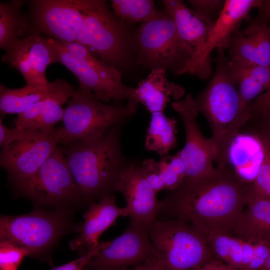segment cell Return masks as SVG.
<instances>
[{"mask_svg": "<svg viewBox=\"0 0 270 270\" xmlns=\"http://www.w3.org/2000/svg\"><path fill=\"white\" fill-rule=\"evenodd\" d=\"M252 183L240 180L226 166L204 177L185 178L159 200L157 216L190 224L206 238L232 234L249 198Z\"/></svg>", "mask_w": 270, "mask_h": 270, "instance_id": "6da1fadb", "label": "cell"}, {"mask_svg": "<svg viewBox=\"0 0 270 270\" xmlns=\"http://www.w3.org/2000/svg\"><path fill=\"white\" fill-rule=\"evenodd\" d=\"M126 122L116 124L97 138L62 146L83 201L92 204L114 191L120 173L130 162L120 145L122 130Z\"/></svg>", "mask_w": 270, "mask_h": 270, "instance_id": "7a4b0ae2", "label": "cell"}, {"mask_svg": "<svg viewBox=\"0 0 270 270\" xmlns=\"http://www.w3.org/2000/svg\"><path fill=\"white\" fill-rule=\"evenodd\" d=\"M216 50L214 74L195 100L199 112L205 116L211 128L210 138L216 150L215 162L222 166L230 142L246 122L248 108L242 101L230 68L229 58L224 49Z\"/></svg>", "mask_w": 270, "mask_h": 270, "instance_id": "3957f363", "label": "cell"}, {"mask_svg": "<svg viewBox=\"0 0 270 270\" xmlns=\"http://www.w3.org/2000/svg\"><path fill=\"white\" fill-rule=\"evenodd\" d=\"M84 20L76 42L121 74L135 65L138 28L119 18L104 0H82Z\"/></svg>", "mask_w": 270, "mask_h": 270, "instance_id": "277c9868", "label": "cell"}, {"mask_svg": "<svg viewBox=\"0 0 270 270\" xmlns=\"http://www.w3.org/2000/svg\"><path fill=\"white\" fill-rule=\"evenodd\" d=\"M46 38L56 52L57 63L64 66L78 80V90L92 93L98 100L107 104L136 100L134 88L122 82L118 69L97 58L80 44L61 43Z\"/></svg>", "mask_w": 270, "mask_h": 270, "instance_id": "5b68a950", "label": "cell"}, {"mask_svg": "<svg viewBox=\"0 0 270 270\" xmlns=\"http://www.w3.org/2000/svg\"><path fill=\"white\" fill-rule=\"evenodd\" d=\"M138 102L126 106L122 103H105L92 93L76 90L67 101L61 126L60 142L64 145L97 138L116 124L128 121L136 113Z\"/></svg>", "mask_w": 270, "mask_h": 270, "instance_id": "8992f818", "label": "cell"}, {"mask_svg": "<svg viewBox=\"0 0 270 270\" xmlns=\"http://www.w3.org/2000/svg\"><path fill=\"white\" fill-rule=\"evenodd\" d=\"M135 65L159 68L180 75L192 60V49L179 36L170 14L164 8L154 20L143 23L136 34Z\"/></svg>", "mask_w": 270, "mask_h": 270, "instance_id": "52a82bcc", "label": "cell"}, {"mask_svg": "<svg viewBox=\"0 0 270 270\" xmlns=\"http://www.w3.org/2000/svg\"><path fill=\"white\" fill-rule=\"evenodd\" d=\"M146 230L166 270H190L214 258L207 238L184 221L156 220Z\"/></svg>", "mask_w": 270, "mask_h": 270, "instance_id": "ba28073f", "label": "cell"}, {"mask_svg": "<svg viewBox=\"0 0 270 270\" xmlns=\"http://www.w3.org/2000/svg\"><path fill=\"white\" fill-rule=\"evenodd\" d=\"M61 126L44 132L14 127L0 146V164L18 189L36 174L60 142Z\"/></svg>", "mask_w": 270, "mask_h": 270, "instance_id": "9c48e42d", "label": "cell"}, {"mask_svg": "<svg viewBox=\"0 0 270 270\" xmlns=\"http://www.w3.org/2000/svg\"><path fill=\"white\" fill-rule=\"evenodd\" d=\"M66 224L65 212L37 209L20 216H1L0 239L27 249L30 256L42 254L58 240Z\"/></svg>", "mask_w": 270, "mask_h": 270, "instance_id": "30bf717a", "label": "cell"}, {"mask_svg": "<svg viewBox=\"0 0 270 270\" xmlns=\"http://www.w3.org/2000/svg\"><path fill=\"white\" fill-rule=\"evenodd\" d=\"M19 190L38 204L58 206L82 200L64 152L58 146Z\"/></svg>", "mask_w": 270, "mask_h": 270, "instance_id": "8fae6325", "label": "cell"}, {"mask_svg": "<svg viewBox=\"0 0 270 270\" xmlns=\"http://www.w3.org/2000/svg\"><path fill=\"white\" fill-rule=\"evenodd\" d=\"M102 242L86 267L92 270H123L158 256L146 228L131 220L119 236Z\"/></svg>", "mask_w": 270, "mask_h": 270, "instance_id": "7c38bea8", "label": "cell"}, {"mask_svg": "<svg viewBox=\"0 0 270 270\" xmlns=\"http://www.w3.org/2000/svg\"><path fill=\"white\" fill-rule=\"evenodd\" d=\"M30 26L61 43L75 42L84 20L82 0L26 1Z\"/></svg>", "mask_w": 270, "mask_h": 270, "instance_id": "4fadbf2b", "label": "cell"}, {"mask_svg": "<svg viewBox=\"0 0 270 270\" xmlns=\"http://www.w3.org/2000/svg\"><path fill=\"white\" fill-rule=\"evenodd\" d=\"M180 116L186 132V143L179 151L185 166L186 178H198L209 175L215 168L216 150L210 138H205L196 120L199 110L191 94L171 104Z\"/></svg>", "mask_w": 270, "mask_h": 270, "instance_id": "5bb4252c", "label": "cell"}, {"mask_svg": "<svg viewBox=\"0 0 270 270\" xmlns=\"http://www.w3.org/2000/svg\"><path fill=\"white\" fill-rule=\"evenodd\" d=\"M262 0H226L222 10L211 29L202 48L193 56L184 72L197 76L200 78H208L212 70L211 52L215 48H228L230 38L240 22L248 17L250 10L260 6Z\"/></svg>", "mask_w": 270, "mask_h": 270, "instance_id": "9a60e30c", "label": "cell"}, {"mask_svg": "<svg viewBox=\"0 0 270 270\" xmlns=\"http://www.w3.org/2000/svg\"><path fill=\"white\" fill-rule=\"evenodd\" d=\"M2 60L16 69L23 76L26 84L48 89L50 82L46 78L48 66L57 63L56 53L44 36L34 30L5 51Z\"/></svg>", "mask_w": 270, "mask_h": 270, "instance_id": "2e32d148", "label": "cell"}, {"mask_svg": "<svg viewBox=\"0 0 270 270\" xmlns=\"http://www.w3.org/2000/svg\"><path fill=\"white\" fill-rule=\"evenodd\" d=\"M114 190L122 192L130 220L147 228L156 220L159 200L140 168V164L130 161L120 173Z\"/></svg>", "mask_w": 270, "mask_h": 270, "instance_id": "e0dca14e", "label": "cell"}, {"mask_svg": "<svg viewBox=\"0 0 270 270\" xmlns=\"http://www.w3.org/2000/svg\"><path fill=\"white\" fill-rule=\"evenodd\" d=\"M56 80V86L48 97L18 114L14 120L15 127L48 132L54 130L56 124L62 120L64 108L62 106L76 90L66 80Z\"/></svg>", "mask_w": 270, "mask_h": 270, "instance_id": "ac0fdd59", "label": "cell"}, {"mask_svg": "<svg viewBox=\"0 0 270 270\" xmlns=\"http://www.w3.org/2000/svg\"><path fill=\"white\" fill-rule=\"evenodd\" d=\"M129 216L126 207H118L116 196L109 194L102 198L98 202L90 204L83 215L84 222L79 228L78 235L70 241L72 250L80 248L99 245V238L107 229L115 224L118 218Z\"/></svg>", "mask_w": 270, "mask_h": 270, "instance_id": "d6986e66", "label": "cell"}, {"mask_svg": "<svg viewBox=\"0 0 270 270\" xmlns=\"http://www.w3.org/2000/svg\"><path fill=\"white\" fill-rule=\"evenodd\" d=\"M228 48L230 60L270 68V24H250L244 31L238 28Z\"/></svg>", "mask_w": 270, "mask_h": 270, "instance_id": "ffe728a7", "label": "cell"}, {"mask_svg": "<svg viewBox=\"0 0 270 270\" xmlns=\"http://www.w3.org/2000/svg\"><path fill=\"white\" fill-rule=\"evenodd\" d=\"M266 154L264 142L248 133L238 132L228 148L224 165L242 180L252 183Z\"/></svg>", "mask_w": 270, "mask_h": 270, "instance_id": "44dd1931", "label": "cell"}, {"mask_svg": "<svg viewBox=\"0 0 270 270\" xmlns=\"http://www.w3.org/2000/svg\"><path fill=\"white\" fill-rule=\"evenodd\" d=\"M246 206L234 226L232 235L246 241L270 246V199L254 192L251 189Z\"/></svg>", "mask_w": 270, "mask_h": 270, "instance_id": "7402d4cb", "label": "cell"}, {"mask_svg": "<svg viewBox=\"0 0 270 270\" xmlns=\"http://www.w3.org/2000/svg\"><path fill=\"white\" fill-rule=\"evenodd\" d=\"M162 4L172 16L179 36L192 49L194 56L206 42L215 22L196 14L182 0H164Z\"/></svg>", "mask_w": 270, "mask_h": 270, "instance_id": "603a6c76", "label": "cell"}, {"mask_svg": "<svg viewBox=\"0 0 270 270\" xmlns=\"http://www.w3.org/2000/svg\"><path fill=\"white\" fill-rule=\"evenodd\" d=\"M166 70L156 68L134 88V97L151 114L164 112L171 98L178 100L184 94L182 86L170 82Z\"/></svg>", "mask_w": 270, "mask_h": 270, "instance_id": "cb8c5ba5", "label": "cell"}, {"mask_svg": "<svg viewBox=\"0 0 270 270\" xmlns=\"http://www.w3.org/2000/svg\"><path fill=\"white\" fill-rule=\"evenodd\" d=\"M230 68L242 101L248 108L251 102L270 87V68L229 60Z\"/></svg>", "mask_w": 270, "mask_h": 270, "instance_id": "d4e9b609", "label": "cell"}, {"mask_svg": "<svg viewBox=\"0 0 270 270\" xmlns=\"http://www.w3.org/2000/svg\"><path fill=\"white\" fill-rule=\"evenodd\" d=\"M26 1L12 0L0 2V46L5 51L34 29L28 14L22 12Z\"/></svg>", "mask_w": 270, "mask_h": 270, "instance_id": "484cf974", "label": "cell"}, {"mask_svg": "<svg viewBox=\"0 0 270 270\" xmlns=\"http://www.w3.org/2000/svg\"><path fill=\"white\" fill-rule=\"evenodd\" d=\"M56 86V80L51 82L48 89L26 84L20 88L12 89L0 86V112L2 116L17 114L27 110L36 103L48 97Z\"/></svg>", "mask_w": 270, "mask_h": 270, "instance_id": "4316f807", "label": "cell"}, {"mask_svg": "<svg viewBox=\"0 0 270 270\" xmlns=\"http://www.w3.org/2000/svg\"><path fill=\"white\" fill-rule=\"evenodd\" d=\"M176 133L174 118H168L162 112L152 113L146 130L145 148L156 152L161 158L164 156L176 146Z\"/></svg>", "mask_w": 270, "mask_h": 270, "instance_id": "83f0119b", "label": "cell"}, {"mask_svg": "<svg viewBox=\"0 0 270 270\" xmlns=\"http://www.w3.org/2000/svg\"><path fill=\"white\" fill-rule=\"evenodd\" d=\"M110 2L115 14L130 24L152 21L158 16L160 12L152 0H112Z\"/></svg>", "mask_w": 270, "mask_h": 270, "instance_id": "f1b7e54d", "label": "cell"}, {"mask_svg": "<svg viewBox=\"0 0 270 270\" xmlns=\"http://www.w3.org/2000/svg\"><path fill=\"white\" fill-rule=\"evenodd\" d=\"M214 254L235 270H242L244 260L242 240L232 234L216 233L207 238Z\"/></svg>", "mask_w": 270, "mask_h": 270, "instance_id": "f546056e", "label": "cell"}, {"mask_svg": "<svg viewBox=\"0 0 270 270\" xmlns=\"http://www.w3.org/2000/svg\"><path fill=\"white\" fill-rule=\"evenodd\" d=\"M240 132L270 142V98L260 96L248 108V116Z\"/></svg>", "mask_w": 270, "mask_h": 270, "instance_id": "4dcf8cb0", "label": "cell"}, {"mask_svg": "<svg viewBox=\"0 0 270 270\" xmlns=\"http://www.w3.org/2000/svg\"><path fill=\"white\" fill-rule=\"evenodd\" d=\"M164 167L165 190L170 191L180 186L186 178L185 166L179 152L172 156L162 157Z\"/></svg>", "mask_w": 270, "mask_h": 270, "instance_id": "1f68e13d", "label": "cell"}, {"mask_svg": "<svg viewBox=\"0 0 270 270\" xmlns=\"http://www.w3.org/2000/svg\"><path fill=\"white\" fill-rule=\"evenodd\" d=\"M28 256H30V252L26 248L9 241L0 240V270L17 269Z\"/></svg>", "mask_w": 270, "mask_h": 270, "instance_id": "d6a6232c", "label": "cell"}, {"mask_svg": "<svg viewBox=\"0 0 270 270\" xmlns=\"http://www.w3.org/2000/svg\"><path fill=\"white\" fill-rule=\"evenodd\" d=\"M140 170L144 177L157 194L165 190L164 167L162 162H156L151 158L144 160L140 164Z\"/></svg>", "mask_w": 270, "mask_h": 270, "instance_id": "836d02e7", "label": "cell"}, {"mask_svg": "<svg viewBox=\"0 0 270 270\" xmlns=\"http://www.w3.org/2000/svg\"><path fill=\"white\" fill-rule=\"evenodd\" d=\"M262 140L266 146L265 156L256 179L252 184V190L258 195L270 199V142Z\"/></svg>", "mask_w": 270, "mask_h": 270, "instance_id": "e575fe53", "label": "cell"}, {"mask_svg": "<svg viewBox=\"0 0 270 270\" xmlns=\"http://www.w3.org/2000/svg\"><path fill=\"white\" fill-rule=\"evenodd\" d=\"M188 3L192 10L199 15L215 22L224 6L225 0H190Z\"/></svg>", "mask_w": 270, "mask_h": 270, "instance_id": "d590c367", "label": "cell"}, {"mask_svg": "<svg viewBox=\"0 0 270 270\" xmlns=\"http://www.w3.org/2000/svg\"><path fill=\"white\" fill-rule=\"evenodd\" d=\"M102 244L90 248L86 255L74 260L68 263L56 267L52 270H82L86 266L89 260L100 250Z\"/></svg>", "mask_w": 270, "mask_h": 270, "instance_id": "8d00e7d4", "label": "cell"}, {"mask_svg": "<svg viewBox=\"0 0 270 270\" xmlns=\"http://www.w3.org/2000/svg\"><path fill=\"white\" fill-rule=\"evenodd\" d=\"M254 256L248 270H259L264 264L270 252V246L260 242H252Z\"/></svg>", "mask_w": 270, "mask_h": 270, "instance_id": "74e56055", "label": "cell"}, {"mask_svg": "<svg viewBox=\"0 0 270 270\" xmlns=\"http://www.w3.org/2000/svg\"><path fill=\"white\" fill-rule=\"evenodd\" d=\"M123 270H166V268L162 260L158 256L133 266L130 268Z\"/></svg>", "mask_w": 270, "mask_h": 270, "instance_id": "f35d334b", "label": "cell"}, {"mask_svg": "<svg viewBox=\"0 0 270 270\" xmlns=\"http://www.w3.org/2000/svg\"><path fill=\"white\" fill-rule=\"evenodd\" d=\"M258 8L259 14L252 24L268 23L270 21V0H262Z\"/></svg>", "mask_w": 270, "mask_h": 270, "instance_id": "ab89813d", "label": "cell"}, {"mask_svg": "<svg viewBox=\"0 0 270 270\" xmlns=\"http://www.w3.org/2000/svg\"><path fill=\"white\" fill-rule=\"evenodd\" d=\"M11 129L8 128L2 123V118H0V146L2 145L8 138Z\"/></svg>", "mask_w": 270, "mask_h": 270, "instance_id": "60d3db41", "label": "cell"}, {"mask_svg": "<svg viewBox=\"0 0 270 270\" xmlns=\"http://www.w3.org/2000/svg\"><path fill=\"white\" fill-rule=\"evenodd\" d=\"M210 270H235L230 266L224 264L222 261L213 258L211 261Z\"/></svg>", "mask_w": 270, "mask_h": 270, "instance_id": "b9f144b4", "label": "cell"}, {"mask_svg": "<svg viewBox=\"0 0 270 270\" xmlns=\"http://www.w3.org/2000/svg\"><path fill=\"white\" fill-rule=\"evenodd\" d=\"M259 270H270V252L264 266Z\"/></svg>", "mask_w": 270, "mask_h": 270, "instance_id": "7bdbcfd3", "label": "cell"}, {"mask_svg": "<svg viewBox=\"0 0 270 270\" xmlns=\"http://www.w3.org/2000/svg\"><path fill=\"white\" fill-rule=\"evenodd\" d=\"M212 260H210L207 264H204V266H202L201 267L196 268L192 269V270H210L211 261H212Z\"/></svg>", "mask_w": 270, "mask_h": 270, "instance_id": "ee69618b", "label": "cell"}, {"mask_svg": "<svg viewBox=\"0 0 270 270\" xmlns=\"http://www.w3.org/2000/svg\"><path fill=\"white\" fill-rule=\"evenodd\" d=\"M260 96L264 98H270V87Z\"/></svg>", "mask_w": 270, "mask_h": 270, "instance_id": "f6af8a7d", "label": "cell"}, {"mask_svg": "<svg viewBox=\"0 0 270 270\" xmlns=\"http://www.w3.org/2000/svg\"><path fill=\"white\" fill-rule=\"evenodd\" d=\"M82 270H92L90 269V268L86 269V268L85 267Z\"/></svg>", "mask_w": 270, "mask_h": 270, "instance_id": "bcb514c9", "label": "cell"}, {"mask_svg": "<svg viewBox=\"0 0 270 270\" xmlns=\"http://www.w3.org/2000/svg\"><path fill=\"white\" fill-rule=\"evenodd\" d=\"M18 270L17 269H12V270Z\"/></svg>", "mask_w": 270, "mask_h": 270, "instance_id": "7dc6e473", "label": "cell"}]
</instances>
